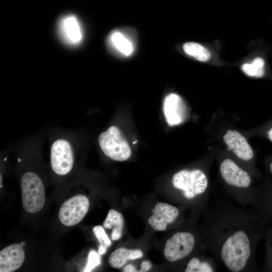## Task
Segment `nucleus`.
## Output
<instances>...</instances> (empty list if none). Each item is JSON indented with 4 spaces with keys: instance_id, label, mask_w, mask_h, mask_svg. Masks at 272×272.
Here are the masks:
<instances>
[{
    "instance_id": "393cba45",
    "label": "nucleus",
    "mask_w": 272,
    "mask_h": 272,
    "mask_svg": "<svg viewBox=\"0 0 272 272\" xmlns=\"http://www.w3.org/2000/svg\"><path fill=\"white\" fill-rule=\"evenodd\" d=\"M122 271L123 272H135L138 271L135 267L132 264H129L124 267Z\"/></svg>"
},
{
    "instance_id": "1a4fd4ad",
    "label": "nucleus",
    "mask_w": 272,
    "mask_h": 272,
    "mask_svg": "<svg viewBox=\"0 0 272 272\" xmlns=\"http://www.w3.org/2000/svg\"><path fill=\"white\" fill-rule=\"evenodd\" d=\"M58 35L66 45L75 47L82 43L83 39L82 26L78 18L73 15L61 18L57 22Z\"/></svg>"
},
{
    "instance_id": "9d476101",
    "label": "nucleus",
    "mask_w": 272,
    "mask_h": 272,
    "mask_svg": "<svg viewBox=\"0 0 272 272\" xmlns=\"http://www.w3.org/2000/svg\"><path fill=\"white\" fill-rule=\"evenodd\" d=\"M153 215L148 219V223L158 231L166 229L168 224L173 223L179 215L176 207L164 202H158L152 210Z\"/></svg>"
},
{
    "instance_id": "6ab92c4d",
    "label": "nucleus",
    "mask_w": 272,
    "mask_h": 272,
    "mask_svg": "<svg viewBox=\"0 0 272 272\" xmlns=\"http://www.w3.org/2000/svg\"><path fill=\"white\" fill-rule=\"evenodd\" d=\"M216 271V266L212 258L201 260L194 257L188 262L185 272H213Z\"/></svg>"
},
{
    "instance_id": "9b49d317",
    "label": "nucleus",
    "mask_w": 272,
    "mask_h": 272,
    "mask_svg": "<svg viewBox=\"0 0 272 272\" xmlns=\"http://www.w3.org/2000/svg\"><path fill=\"white\" fill-rule=\"evenodd\" d=\"M252 205L253 211L265 225L272 224V182L257 189Z\"/></svg>"
},
{
    "instance_id": "5701e85b",
    "label": "nucleus",
    "mask_w": 272,
    "mask_h": 272,
    "mask_svg": "<svg viewBox=\"0 0 272 272\" xmlns=\"http://www.w3.org/2000/svg\"><path fill=\"white\" fill-rule=\"evenodd\" d=\"M100 254L94 250H91L88 254V261L84 271L89 272L101 263Z\"/></svg>"
},
{
    "instance_id": "dca6fc26",
    "label": "nucleus",
    "mask_w": 272,
    "mask_h": 272,
    "mask_svg": "<svg viewBox=\"0 0 272 272\" xmlns=\"http://www.w3.org/2000/svg\"><path fill=\"white\" fill-rule=\"evenodd\" d=\"M124 219L122 214L117 211L110 209L104 220L103 226L105 229H112L111 239L117 240L122 236Z\"/></svg>"
},
{
    "instance_id": "412c9836",
    "label": "nucleus",
    "mask_w": 272,
    "mask_h": 272,
    "mask_svg": "<svg viewBox=\"0 0 272 272\" xmlns=\"http://www.w3.org/2000/svg\"><path fill=\"white\" fill-rule=\"evenodd\" d=\"M265 62L261 57L255 58L251 63H244L241 65L242 71L247 76L260 78L264 74Z\"/></svg>"
},
{
    "instance_id": "cd10ccee",
    "label": "nucleus",
    "mask_w": 272,
    "mask_h": 272,
    "mask_svg": "<svg viewBox=\"0 0 272 272\" xmlns=\"http://www.w3.org/2000/svg\"><path fill=\"white\" fill-rule=\"evenodd\" d=\"M25 242H22L21 243H20V245L22 246H23L25 245Z\"/></svg>"
},
{
    "instance_id": "f03ea898",
    "label": "nucleus",
    "mask_w": 272,
    "mask_h": 272,
    "mask_svg": "<svg viewBox=\"0 0 272 272\" xmlns=\"http://www.w3.org/2000/svg\"><path fill=\"white\" fill-rule=\"evenodd\" d=\"M222 178L233 191L230 194L242 206L252 203L256 191L250 189L252 179L249 174L231 159H224L220 165Z\"/></svg>"
},
{
    "instance_id": "6e6552de",
    "label": "nucleus",
    "mask_w": 272,
    "mask_h": 272,
    "mask_svg": "<svg viewBox=\"0 0 272 272\" xmlns=\"http://www.w3.org/2000/svg\"><path fill=\"white\" fill-rule=\"evenodd\" d=\"M50 163L53 171L56 174L64 175L71 171L74 156L68 141L59 139L53 143L50 149Z\"/></svg>"
},
{
    "instance_id": "39448f33",
    "label": "nucleus",
    "mask_w": 272,
    "mask_h": 272,
    "mask_svg": "<svg viewBox=\"0 0 272 272\" xmlns=\"http://www.w3.org/2000/svg\"><path fill=\"white\" fill-rule=\"evenodd\" d=\"M98 143L103 153L113 160L125 161L131 156L129 144L116 126H111L100 133Z\"/></svg>"
},
{
    "instance_id": "4468645a",
    "label": "nucleus",
    "mask_w": 272,
    "mask_h": 272,
    "mask_svg": "<svg viewBox=\"0 0 272 272\" xmlns=\"http://www.w3.org/2000/svg\"><path fill=\"white\" fill-rule=\"evenodd\" d=\"M184 104L179 95L170 93L167 95L164 101V112L169 126L181 123L184 119Z\"/></svg>"
},
{
    "instance_id": "a211bd4d",
    "label": "nucleus",
    "mask_w": 272,
    "mask_h": 272,
    "mask_svg": "<svg viewBox=\"0 0 272 272\" xmlns=\"http://www.w3.org/2000/svg\"><path fill=\"white\" fill-rule=\"evenodd\" d=\"M185 53L200 61H207L211 57L210 51L203 45L194 42H188L183 45Z\"/></svg>"
},
{
    "instance_id": "f8f14e48",
    "label": "nucleus",
    "mask_w": 272,
    "mask_h": 272,
    "mask_svg": "<svg viewBox=\"0 0 272 272\" xmlns=\"http://www.w3.org/2000/svg\"><path fill=\"white\" fill-rule=\"evenodd\" d=\"M228 148L239 159L248 161L254 156L253 151L246 138L235 130H228L223 137Z\"/></svg>"
},
{
    "instance_id": "b1692460",
    "label": "nucleus",
    "mask_w": 272,
    "mask_h": 272,
    "mask_svg": "<svg viewBox=\"0 0 272 272\" xmlns=\"http://www.w3.org/2000/svg\"><path fill=\"white\" fill-rule=\"evenodd\" d=\"M152 266L151 262L149 260H144L142 262L141 268L139 270L140 272H146L149 271Z\"/></svg>"
},
{
    "instance_id": "0eeeda50",
    "label": "nucleus",
    "mask_w": 272,
    "mask_h": 272,
    "mask_svg": "<svg viewBox=\"0 0 272 272\" xmlns=\"http://www.w3.org/2000/svg\"><path fill=\"white\" fill-rule=\"evenodd\" d=\"M90 202L87 197L78 194L65 200L60 208L58 218L64 226H73L80 222L87 213Z\"/></svg>"
},
{
    "instance_id": "aec40b11",
    "label": "nucleus",
    "mask_w": 272,
    "mask_h": 272,
    "mask_svg": "<svg viewBox=\"0 0 272 272\" xmlns=\"http://www.w3.org/2000/svg\"><path fill=\"white\" fill-rule=\"evenodd\" d=\"M263 239L265 241L266 253L262 269L264 271H272V224L265 225Z\"/></svg>"
},
{
    "instance_id": "f3484780",
    "label": "nucleus",
    "mask_w": 272,
    "mask_h": 272,
    "mask_svg": "<svg viewBox=\"0 0 272 272\" xmlns=\"http://www.w3.org/2000/svg\"><path fill=\"white\" fill-rule=\"evenodd\" d=\"M109 46L115 51L125 55H129L133 51L131 41L121 32L115 31L108 37Z\"/></svg>"
},
{
    "instance_id": "2eb2a0df",
    "label": "nucleus",
    "mask_w": 272,
    "mask_h": 272,
    "mask_svg": "<svg viewBox=\"0 0 272 272\" xmlns=\"http://www.w3.org/2000/svg\"><path fill=\"white\" fill-rule=\"evenodd\" d=\"M143 255L140 249H129L121 247L113 251L109 256V263L113 267H122L128 260L141 258Z\"/></svg>"
},
{
    "instance_id": "bb28decb",
    "label": "nucleus",
    "mask_w": 272,
    "mask_h": 272,
    "mask_svg": "<svg viewBox=\"0 0 272 272\" xmlns=\"http://www.w3.org/2000/svg\"><path fill=\"white\" fill-rule=\"evenodd\" d=\"M268 169L272 176V159L270 160L268 163Z\"/></svg>"
},
{
    "instance_id": "f257e3e1",
    "label": "nucleus",
    "mask_w": 272,
    "mask_h": 272,
    "mask_svg": "<svg viewBox=\"0 0 272 272\" xmlns=\"http://www.w3.org/2000/svg\"><path fill=\"white\" fill-rule=\"evenodd\" d=\"M206 246L232 272L257 270L255 254L265 224L253 211L227 201L208 205Z\"/></svg>"
},
{
    "instance_id": "20e7f679",
    "label": "nucleus",
    "mask_w": 272,
    "mask_h": 272,
    "mask_svg": "<svg viewBox=\"0 0 272 272\" xmlns=\"http://www.w3.org/2000/svg\"><path fill=\"white\" fill-rule=\"evenodd\" d=\"M21 187L24 209L32 214L39 212L45 201V189L40 178L34 172H27L21 177Z\"/></svg>"
},
{
    "instance_id": "7ed1b4c3",
    "label": "nucleus",
    "mask_w": 272,
    "mask_h": 272,
    "mask_svg": "<svg viewBox=\"0 0 272 272\" xmlns=\"http://www.w3.org/2000/svg\"><path fill=\"white\" fill-rule=\"evenodd\" d=\"M172 184L182 192L184 197L191 199L204 195L209 188V180L205 173L200 169H184L172 177Z\"/></svg>"
},
{
    "instance_id": "ddd939ff",
    "label": "nucleus",
    "mask_w": 272,
    "mask_h": 272,
    "mask_svg": "<svg viewBox=\"0 0 272 272\" xmlns=\"http://www.w3.org/2000/svg\"><path fill=\"white\" fill-rule=\"evenodd\" d=\"M25 259V252L20 244H13L0 251V271L12 272L19 268Z\"/></svg>"
},
{
    "instance_id": "423d86ee",
    "label": "nucleus",
    "mask_w": 272,
    "mask_h": 272,
    "mask_svg": "<svg viewBox=\"0 0 272 272\" xmlns=\"http://www.w3.org/2000/svg\"><path fill=\"white\" fill-rule=\"evenodd\" d=\"M196 239L189 232H178L166 242L164 254L169 261H176L189 255L193 251Z\"/></svg>"
},
{
    "instance_id": "4be33fe9",
    "label": "nucleus",
    "mask_w": 272,
    "mask_h": 272,
    "mask_svg": "<svg viewBox=\"0 0 272 272\" xmlns=\"http://www.w3.org/2000/svg\"><path fill=\"white\" fill-rule=\"evenodd\" d=\"M93 231L100 243L98 247V253L100 255L105 254L107 248L111 244L110 240L102 226L97 225L94 227Z\"/></svg>"
},
{
    "instance_id": "a878e982",
    "label": "nucleus",
    "mask_w": 272,
    "mask_h": 272,
    "mask_svg": "<svg viewBox=\"0 0 272 272\" xmlns=\"http://www.w3.org/2000/svg\"><path fill=\"white\" fill-rule=\"evenodd\" d=\"M266 133L267 138L272 142V126L267 129Z\"/></svg>"
}]
</instances>
